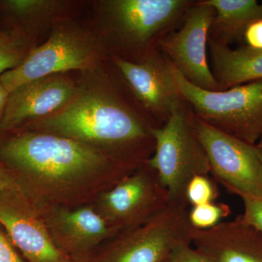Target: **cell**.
<instances>
[{
	"instance_id": "cell-9",
	"label": "cell",
	"mask_w": 262,
	"mask_h": 262,
	"mask_svg": "<svg viewBox=\"0 0 262 262\" xmlns=\"http://www.w3.org/2000/svg\"><path fill=\"white\" fill-rule=\"evenodd\" d=\"M113 62L138 104L155 127L163 126L176 108L184 102L177 70L158 50L139 61L113 56Z\"/></svg>"
},
{
	"instance_id": "cell-23",
	"label": "cell",
	"mask_w": 262,
	"mask_h": 262,
	"mask_svg": "<svg viewBox=\"0 0 262 262\" xmlns=\"http://www.w3.org/2000/svg\"><path fill=\"white\" fill-rule=\"evenodd\" d=\"M165 262H211L193 247L191 242H185L177 246Z\"/></svg>"
},
{
	"instance_id": "cell-10",
	"label": "cell",
	"mask_w": 262,
	"mask_h": 262,
	"mask_svg": "<svg viewBox=\"0 0 262 262\" xmlns=\"http://www.w3.org/2000/svg\"><path fill=\"white\" fill-rule=\"evenodd\" d=\"M194 122L211 175L235 195L262 196V163L257 146L215 128L195 115Z\"/></svg>"
},
{
	"instance_id": "cell-21",
	"label": "cell",
	"mask_w": 262,
	"mask_h": 262,
	"mask_svg": "<svg viewBox=\"0 0 262 262\" xmlns=\"http://www.w3.org/2000/svg\"><path fill=\"white\" fill-rule=\"evenodd\" d=\"M185 196L189 206H199L214 202L218 196V189L211 177L195 176L188 184Z\"/></svg>"
},
{
	"instance_id": "cell-22",
	"label": "cell",
	"mask_w": 262,
	"mask_h": 262,
	"mask_svg": "<svg viewBox=\"0 0 262 262\" xmlns=\"http://www.w3.org/2000/svg\"><path fill=\"white\" fill-rule=\"evenodd\" d=\"M244 203L245 220L262 232V196H256L239 194Z\"/></svg>"
},
{
	"instance_id": "cell-19",
	"label": "cell",
	"mask_w": 262,
	"mask_h": 262,
	"mask_svg": "<svg viewBox=\"0 0 262 262\" xmlns=\"http://www.w3.org/2000/svg\"><path fill=\"white\" fill-rule=\"evenodd\" d=\"M230 213V207L225 203L215 201L205 203L192 206L189 209V223L194 229H211L228 217Z\"/></svg>"
},
{
	"instance_id": "cell-30",
	"label": "cell",
	"mask_w": 262,
	"mask_h": 262,
	"mask_svg": "<svg viewBox=\"0 0 262 262\" xmlns=\"http://www.w3.org/2000/svg\"><path fill=\"white\" fill-rule=\"evenodd\" d=\"M258 148H259L260 149L262 150V140L258 141V144L256 145Z\"/></svg>"
},
{
	"instance_id": "cell-16",
	"label": "cell",
	"mask_w": 262,
	"mask_h": 262,
	"mask_svg": "<svg viewBox=\"0 0 262 262\" xmlns=\"http://www.w3.org/2000/svg\"><path fill=\"white\" fill-rule=\"evenodd\" d=\"M208 55L221 91L262 80V50L246 46L233 49L208 38Z\"/></svg>"
},
{
	"instance_id": "cell-8",
	"label": "cell",
	"mask_w": 262,
	"mask_h": 262,
	"mask_svg": "<svg viewBox=\"0 0 262 262\" xmlns=\"http://www.w3.org/2000/svg\"><path fill=\"white\" fill-rule=\"evenodd\" d=\"M169 201L158 172L146 162L104 189L100 194L97 211L118 234L145 223Z\"/></svg>"
},
{
	"instance_id": "cell-27",
	"label": "cell",
	"mask_w": 262,
	"mask_h": 262,
	"mask_svg": "<svg viewBox=\"0 0 262 262\" xmlns=\"http://www.w3.org/2000/svg\"><path fill=\"white\" fill-rule=\"evenodd\" d=\"M8 93L3 84L0 82V122L3 118V114H4L5 105H6L7 98H8Z\"/></svg>"
},
{
	"instance_id": "cell-4",
	"label": "cell",
	"mask_w": 262,
	"mask_h": 262,
	"mask_svg": "<svg viewBox=\"0 0 262 262\" xmlns=\"http://www.w3.org/2000/svg\"><path fill=\"white\" fill-rule=\"evenodd\" d=\"M154 154L147 161L158 172L170 201L187 202L185 193L195 176L210 177L206 149L196 132L194 115L186 101L176 108L163 126L151 130Z\"/></svg>"
},
{
	"instance_id": "cell-24",
	"label": "cell",
	"mask_w": 262,
	"mask_h": 262,
	"mask_svg": "<svg viewBox=\"0 0 262 262\" xmlns=\"http://www.w3.org/2000/svg\"><path fill=\"white\" fill-rule=\"evenodd\" d=\"M0 262H24L3 227L0 225Z\"/></svg>"
},
{
	"instance_id": "cell-18",
	"label": "cell",
	"mask_w": 262,
	"mask_h": 262,
	"mask_svg": "<svg viewBox=\"0 0 262 262\" xmlns=\"http://www.w3.org/2000/svg\"><path fill=\"white\" fill-rule=\"evenodd\" d=\"M29 52L27 39L16 30L0 32V76L13 70Z\"/></svg>"
},
{
	"instance_id": "cell-7",
	"label": "cell",
	"mask_w": 262,
	"mask_h": 262,
	"mask_svg": "<svg viewBox=\"0 0 262 262\" xmlns=\"http://www.w3.org/2000/svg\"><path fill=\"white\" fill-rule=\"evenodd\" d=\"M98 57V45L92 36L75 27H62L42 46L29 51L16 68L0 76V82L10 94L38 79L71 70H87Z\"/></svg>"
},
{
	"instance_id": "cell-26",
	"label": "cell",
	"mask_w": 262,
	"mask_h": 262,
	"mask_svg": "<svg viewBox=\"0 0 262 262\" xmlns=\"http://www.w3.org/2000/svg\"><path fill=\"white\" fill-rule=\"evenodd\" d=\"M8 191L23 192L15 177L9 172L7 171L5 169L0 167V192H8Z\"/></svg>"
},
{
	"instance_id": "cell-15",
	"label": "cell",
	"mask_w": 262,
	"mask_h": 262,
	"mask_svg": "<svg viewBox=\"0 0 262 262\" xmlns=\"http://www.w3.org/2000/svg\"><path fill=\"white\" fill-rule=\"evenodd\" d=\"M193 247L211 262H262V232L238 215L213 228H193Z\"/></svg>"
},
{
	"instance_id": "cell-6",
	"label": "cell",
	"mask_w": 262,
	"mask_h": 262,
	"mask_svg": "<svg viewBox=\"0 0 262 262\" xmlns=\"http://www.w3.org/2000/svg\"><path fill=\"white\" fill-rule=\"evenodd\" d=\"M187 202L169 201L150 220L114 237L98 262H165L174 248L191 242Z\"/></svg>"
},
{
	"instance_id": "cell-20",
	"label": "cell",
	"mask_w": 262,
	"mask_h": 262,
	"mask_svg": "<svg viewBox=\"0 0 262 262\" xmlns=\"http://www.w3.org/2000/svg\"><path fill=\"white\" fill-rule=\"evenodd\" d=\"M63 3L48 0H8L3 2L5 9L22 18H42L58 11Z\"/></svg>"
},
{
	"instance_id": "cell-12",
	"label": "cell",
	"mask_w": 262,
	"mask_h": 262,
	"mask_svg": "<svg viewBox=\"0 0 262 262\" xmlns=\"http://www.w3.org/2000/svg\"><path fill=\"white\" fill-rule=\"evenodd\" d=\"M0 225L28 262H72L53 239L37 207L20 191L0 192Z\"/></svg>"
},
{
	"instance_id": "cell-17",
	"label": "cell",
	"mask_w": 262,
	"mask_h": 262,
	"mask_svg": "<svg viewBox=\"0 0 262 262\" xmlns=\"http://www.w3.org/2000/svg\"><path fill=\"white\" fill-rule=\"evenodd\" d=\"M215 10L209 39L230 46L244 42L246 29L262 19V3L256 0H206Z\"/></svg>"
},
{
	"instance_id": "cell-29",
	"label": "cell",
	"mask_w": 262,
	"mask_h": 262,
	"mask_svg": "<svg viewBox=\"0 0 262 262\" xmlns=\"http://www.w3.org/2000/svg\"><path fill=\"white\" fill-rule=\"evenodd\" d=\"M258 158H259L260 161H261L262 163V150L260 149L259 148H258Z\"/></svg>"
},
{
	"instance_id": "cell-3",
	"label": "cell",
	"mask_w": 262,
	"mask_h": 262,
	"mask_svg": "<svg viewBox=\"0 0 262 262\" xmlns=\"http://www.w3.org/2000/svg\"><path fill=\"white\" fill-rule=\"evenodd\" d=\"M194 0H108L103 23L122 58L136 61L158 51L160 41L182 25ZM121 58V57H120Z\"/></svg>"
},
{
	"instance_id": "cell-11",
	"label": "cell",
	"mask_w": 262,
	"mask_h": 262,
	"mask_svg": "<svg viewBox=\"0 0 262 262\" xmlns=\"http://www.w3.org/2000/svg\"><path fill=\"white\" fill-rule=\"evenodd\" d=\"M215 10L200 0L188 10L182 25L160 41L158 50L179 73L199 89L220 91L208 63V42Z\"/></svg>"
},
{
	"instance_id": "cell-13",
	"label": "cell",
	"mask_w": 262,
	"mask_h": 262,
	"mask_svg": "<svg viewBox=\"0 0 262 262\" xmlns=\"http://www.w3.org/2000/svg\"><path fill=\"white\" fill-rule=\"evenodd\" d=\"M51 208L41 215L57 248L72 261L92 257L98 246L117 234L93 207Z\"/></svg>"
},
{
	"instance_id": "cell-25",
	"label": "cell",
	"mask_w": 262,
	"mask_h": 262,
	"mask_svg": "<svg viewBox=\"0 0 262 262\" xmlns=\"http://www.w3.org/2000/svg\"><path fill=\"white\" fill-rule=\"evenodd\" d=\"M244 42L248 47L262 50V19L251 24L246 30Z\"/></svg>"
},
{
	"instance_id": "cell-2",
	"label": "cell",
	"mask_w": 262,
	"mask_h": 262,
	"mask_svg": "<svg viewBox=\"0 0 262 262\" xmlns=\"http://www.w3.org/2000/svg\"><path fill=\"white\" fill-rule=\"evenodd\" d=\"M35 126L42 133L103 148L131 170L155 152L154 125L113 91L77 92L64 108L36 122Z\"/></svg>"
},
{
	"instance_id": "cell-1",
	"label": "cell",
	"mask_w": 262,
	"mask_h": 262,
	"mask_svg": "<svg viewBox=\"0 0 262 262\" xmlns=\"http://www.w3.org/2000/svg\"><path fill=\"white\" fill-rule=\"evenodd\" d=\"M0 158L42 203L65 199L98 179L110 187L132 170L106 151L48 133H25L5 141Z\"/></svg>"
},
{
	"instance_id": "cell-28",
	"label": "cell",
	"mask_w": 262,
	"mask_h": 262,
	"mask_svg": "<svg viewBox=\"0 0 262 262\" xmlns=\"http://www.w3.org/2000/svg\"><path fill=\"white\" fill-rule=\"evenodd\" d=\"M72 262H98L95 259L94 256L87 258H83V259L77 260V261H72Z\"/></svg>"
},
{
	"instance_id": "cell-5",
	"label": "cell",
	"mask_w": 262,
	"mask_h": 262,
	"mask_svg": "<svg viewBox=\"0 0 262 262\" xmlns=\"http://www.w3.org/2000/svg\"><path fill=\"white\" fill-rule=\"evenodd\" d=\"M179 89L200 120L248 144L262 140V80L220 91L188 82L177 70Z\"/></svg>"
},
{
	"instance_id": "cell-14",
	"label": "cell",
	"mask_w": 262,
	"mask_h": 262,
	"mask_svg": "<svg viewBox=\"0 0 262 262\" xmlns=\"http://www.w3.org/2000/svg\"><path fill=\"white\" fill-rule=\"evenodd\" d=\"M77 94L75 82L63 74L22 84L8 94L0 130L50 116L64 108Z\"/></svg>"
}]
</instances>
